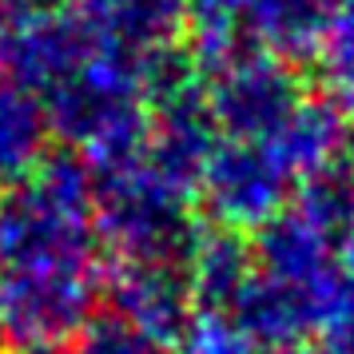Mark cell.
I'll use <instances>...</instances> for the list:
<instances>
[{
	"label": "cell",
	"mask_w": 354,
	"mask_h": 354,
	"mask_svg": "<svg viewBox=\"0 0 354 354\" xmlns=\"http://www.w3.org/2000/svg\"><path fill=\"white\" fill-rule=\"evenodd\" d=\"M92 223L100 247L131 263L187 267L203 227L192 211V195L176 192L147 163L144 151L124 160L92 163Z\"/></svg>",
	"instance_id": "6da1fadb"
},
{
	"label": "cell",
	"mask_w": 354,
	"mask_h": 354,
	"mask_svg": "<svg viewBox=\"0 0 354 354\" xmlns=\"http://www.w3.org/2000/svg\"><path fill=\"white\" fill-rule=\"evenodd\" d=\"M100 263H60L4 274L0 342L12 354H64L100 315Z\"/></svg>",
	"instance_id": "7a4b0ae2"
},
{
	"label": "cell",
	"mask_w": 354,
	"mask_h": 354,
	"mask_svg": "<svg viewBox=\"0 0 354 354\" xmlns=\"http://www.w3.org/2000/svg\"><path fill=\"white\" fill-rule=\"evenodd\" d=\"M100 235L92 211L64 203L36 179L0 187V274L96 263Z\"/></svg>",
	"instance_id": "3957f363"
},
{
	"label": "cell",
	"mask_w": 354,
	"mask_h": 354,
	"mask_svg": "<svg viewBox=\"0 0 354 354\" xmlns=\"http://www.w3.org/2000/svg\"><path fill=\"white\" fill-rule=\"evenodd\" d=\"M195 192H199L207 219H215V227L251 235L279 211H287L290 195H295V176L274 160L267 144L227 140L211 151Z\"/></svg>",
	"instance_id": "277c9868"
},
{
	"label": "cell",
	"mask_w": 354,
	"mask_h": 354,
	"mask_svg": "<svg viewBox=\"0 0 354 354\" xmlns=\"http://www.w3.org/2000/svg\"><path fill=\"white\" fill-rule=\"evenodd\" d=\"M104 299L112 315L128 319L160 346H179L195 319L187 267H171V263L112 259V267L104 271Z\"/></svg>",
	"instance_id": "5b68a950"
},
{
	"label": "cell",
	"mask_w": 354,
	"mask_h": 354,
	"mask_svg": "<svg viewBox=\"0 0 354 354\" xmlns=\"http://www.w3.org/2000/svg\"><path fill=\"white\" fill-rule=\"evenodd\" d=\"M207 108L215 115V128L227 131L231 140L267 144L299 108V88L283 68L247 64L219 80Z\"/></svg>",
	"instance_id": "8992f818"
},
{
	"label": "cell",
	"mask_w": 354,
	"mask_h": 354,
	"mask_svg": "<svg viewBox=\"0 0 354 354\" xmlns=\"http://www.w3.org/2000/svg\"><path fill=\"white\" fill-rule=\"evenodd\" d=\"M255 274L251 235L231 227H207L187 259V283H192L195 310H223Z\"/></svg>",
	"instance_id": "52a82bcc"
},
{
	"label": "cell",
	"mask_w": 354,
	"mask_h": 354,
	"mask_svg": "<svg viewBox=\"0 0 354 354\" xmlns=\"http://www.w3.org/2000/svg\"><path fill=\"white\" fill-rule=\"evenodd\" d=\"M290 199H295V215L338 247L346 227L354 223V156L342 147L315 171H306L295 183Z\"/></svg>",
	"instance_id": "ba28073f"
},
{
	"label": "cell",
	"mask_w": 354,
	"mask_h": 354,
	"mask_svg": "<svg viewBox=\"0 0 354 354\" xmlns=\"http://www.w3.org/2000/svg\"><path fill=\"white\" fill-rule=\"evenodd\" d=\"M342 144H346V136H342V115H338V108H330V104H299V108L290 112L287 124L267 140V147L274 151V160L295 176V183H299L306 171H315L319 163H326L330 156H338Z\"/></svg>",
	"instance_id": "9c48e42d"
},
{
	"label": "cell",
	"mask_w": 354,
	"mask_h": 354,
	"mask_svg": "<svg viewBox=\"0 0 354 354\" xmlns=\"http://www.w3.org/2000/svg\"><path fill=\"white\" fill-rule=\"evenodd\" d=\"M48 120L32 100L17 88H0V187L32 176L44 160Z\"/></svg>",
	"instance_id": "30bf717a"
},
{
	"label": "cell",
	"mask_w": 354,
	"mask_h": 354,
	"mask_svg": "<svg viewBox=\"0 0 354 354\" xmlns=\"http://www.w3.org/2000/svg\"><path fill=\"white\" fill-rule=\"evenodd\" d=\"M64 354H167V346L147 338L144 330H136L128 319L104 310L76 335V342Z\"/></svg>",
	"instance_id": "8fae6325"
},
{
	"label": "cell",
	"mask_w": 354,
	"mask_h": 354,
	"mask_svg": "<svg viewBox=\"0 0 354 354\" xmlns=\"http://www.w3.org/2000/svg\"><path fill=\"white\" fill-rule=\"evenodd\" d=\"M179 346L187 354H259V346L223 310H195V319Z\"/></svg>",
	"instance_id": "7c38bea8"
},
{
	"label": "cell",
	"mask_w": 354,
	"mask_h": 354,
	"mask_svg": "<svg viewBox=\"0 0 354 354\" xmlns=\"http://www.w3.org/2000/svg\"><path fill=\"white\" fill-rule=\"evenodd\" d=\"M326 76L338 100L354 104V17L342 20V28L326 40Z\"/></svg>",
	"instance_id": "4fadbf2b"
},
{
	"label": "cell",
	"mask_w": 354,
	"mask_h": 354,
	"mask_svg": "<svg viewBox=\"0 0 354 354\" xmlns=\"http://www.w3.org/2000/svg\"><path fill=\"white\" fill-rule=\"evenodd\" d=\"M319 351L315 354H354V306L342 315V319H335L326 330H319Z\"/></svg>",
	"instance_id": "5bb4252c"
},
{
	"label": "cell",
	"mask_w": 354,
	"mask_h": 354,
	"mask_svg": "<svg viewBox=\"0 0 354 354\" xmlns=\"http://www.w3.org/2000/svg\"><path fill=\"white\" fill-rule=\"evenodd\" d=\"M338 263H342V271L354 279V223L346 227V235H342V243H338Z\"/></svg>",
	"instance_id": "9a60e30c"
},
{
	"label": "cell",
	"mask_w": 354,
	"mask_h": 354,
	"mask_svg": "<svg viewBox=\"0 0 354 354\" xmlns=\"http://www.w3.org/2000/svg\"><path fill=\"white\" fill-rule=\"evenodd\" d=\"M259 354H315V351H306L303 342H295V346H271V351H259Z\"/></svg>",
	"instance_id": "2e32d148"
},
{
	"label": "cell",
	"mask_w": 354,
	"mask_h": 354,
	"mask_svg": "<svg viewBox=\"0 0 354 354\" xmlns=\"http://www.w3.org/2000/svg\"><path fill=\"white\" fill-rule=\"evenodd\" d=\"M0 310H4V274H0Z\"/></svg>",
	"instance_id": "e0dca14e"
}]
</instances>
